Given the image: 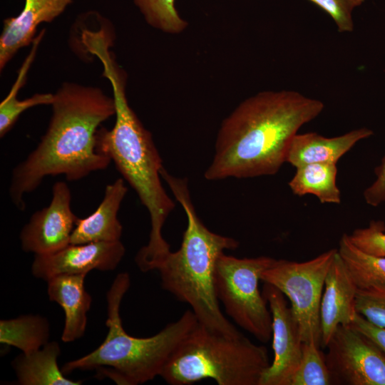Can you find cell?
Returning <instances> with one entry per match:
<instances>
[{"label":"cell","instance_id":"6da1fadb","mask_svg":"<svg viewBox=\"0 0 385 385\" xmlns=\"http://www.w3.org/2000/svg\"><path fill=\"white\" fill-rule=\"evenodd\" d=\"M324 103L289 90L260 92L240 103L222 121L207 180L250 178L276 174L291 141L317 118Z\"/></svg>","mask_w":385,"mask_h":385},{"label":"cell","instance_id":"7a4b0ae2","mask_svg":"<svg viewBox=\"0 0 385 385\" xmlns=\"http://www.w3.org/2000/svg\"><path fill=\"white\" fill-rule=\"evenodd\" d=\"M52 115L36 148L12 170L9 195L24 210V196L47 176L63 175L80 180L108 168L111 160L98 152L96 135L101 124L115 114L113 97L96 87L64 83L53 94Z\"/></svg>","mask_w":385,"mask_h":385},{"label":"cell","instance_id":"3957f363","mask_svg":"<svg viewBox=\"0 0 385 385\" xmlns=\"http://www.w3.org/2000/svg\"><path fill=\"white\" fill-rule=\"evenodd\" d=\"M109 48L108 44L99 45L94 49L93 55L101 62L103 76L111 84L115 121L110 130L98 128L96 147L98 152L114 163L148 211L149 240L135 258L138 268L142 272H148L156 270L171 252L170 245L162 235V229L175 205L161 183L163 162L152 134L128 104L125 95L126 76Z\"/></svg>","mask_w":385,"mask_h":385},{"label":"cell","instance_id":"277c9868","mask_svg":"<svg viewBox=\"0 0 385 385\" xmlns=\"http://www.w3.org/2000/svg\"><path fill=\"white\" fill-rule=\"evenodd\" d=\"M160 176L183 207L188 224L180 248L170 252L158 266L162 287L187 303L197 322L230 336L239 332L220 310L214 275L217 260L225 250H235L237 240L210 231L197 216L186 178L170 174L164 167Z\"/></svg>","mask_w":385,"mask_h":385},{"label":"cell","instance_id":"5b68a950","mask_svg":"<svg viewBox=\"0 0 385 385\" xmlns=\"http://www.w3.org/2000/svg\"><path fill=\"white\" fill-rule=\"evenodd\" d=\"M130 285L128 273L116 276L106 294L108 332L104 341L91 353L66 363L61 369L65 375L96 369L118 384H144L160 375L176 347L197 323L194 313L187 310L152 337L129 335L122 325L120 306Z\"/></svg>","mask_w":385,"mask_h":385},{"label":"cell","instance_id":"8992f818","mask_svg":"<svg viewBox=\"0 0 385 385\" xmlns=\"http://www.w3.org/2000/svg\"><path fill=\"white\" fill-rule=\"evenodd\" d=\"M270 363L265 346L242 334L230 336L198 322L170 356L160 376L170 385L212 379L219 385H260Z\"/></svg>","mask_w":385,"mask_h":385},{"label":"cell","instance_id":"52a82bcc","mask_svg":"<svg viewBox=\"0 0 385 385\" xmlns=\"http://www.w3.org/2000/svg\"><path fill=\"white\" fill-rule=\"evenodd\" d=\"M276 259L268 256L238 258L222 253L216 262L214 284L217 297L227 314L261 342L272 333V314L259 290L262 273Z\"/></svg>","mask_w":385,"mask_h":385},{"label":"cell","instance_id":"ba28073f","mask_svg":"<svg viewBox=\"0 0 385 385\" xmlns=\"http://www.w3.org/2000/svg\"><path fill=\"white\" fill-rule=\"evenodd\" d=\"M337 249L305 262L275 260L261 280L280 290L291 302L304 343L322 347L320 304L325 278Z\"/></svg>","mask_w":385,"mask_h":385},{"label":"cell","instance_id":"9c48e42d","mask_svg":"<svg viewBox=\"0 0 385 385\" xmlns=\"http://www.w3.org/2000/svg\"><path fill=\"white\" fill-rule=\"evenodd\" d=\"M334 384L385 385V354L352 325H339L325 347Z\"/></svg>","mask_w":385,"mask_h":385},{"label":"cell","instance_id":"30bf717a","mask_svg":"<svg viewBox=\"0 0 385 385\" xmlns=\"http://www.w3.org/2000/svg\"><path fill=\"white\" fill-rule=\"evenodd\" d=\"M262 293L272 314L274 359L262 374L260 385H288L302 357L299 326L280 290L265 282Z\"/></svg>","mask_w":385,"mask_h":385},{"label":"cell","instance_id":"8fae6325","mask_svg":"<svg viewBox=\"0 0 385 385\" xmlns=\"http://www.w3.org/2000/svg\"><path fill=\"white\" fill-rule=\"evenodd\" d=\"M71 192L63 181L55 183L48 206L36 211L21 230V249L35 255H46L70 245L78 217L71 207Z\"/></svg>","mask_w":385,"mask_h":385},{"label":"cell","instance_id":"7c38bea8","mask_svg":"<svg viewBox=\"0 0 385 385\" xmlns=\"http://www.w3.org/2000/svg\"><path fill=\"white\" fill-rule=\"evenodd\" d=\"M125 249L120 240L70 244L46 255H35L32 274L48 281L60 274H85L93 270L111 271L122 260Z\"/></svg>","mask_w":385,"mask_h":385},{"label":"cell","instance_id":"4fadbf2b","mask_svg":"<svg viewBox=\"0 0 385 385\" xmlns=\"http://www.w3.org/2000/svg\"><path fill=\"white\" fill-rule=\"evenodd\" d=\"M320 304L322 347L328 344L339 325L352 324L357 312L356 297L358 288L337 252L324 282Z\"/></svg>","mask_w":385,"mask_h":385},{"label":"cell","instance_id":"5bb4252c","mask_svg":"<svg viewBox=\"0 0 385 385\" xmlns=\"http://www.w3.org/2000/svg\"><path fill=\"white\" fill-rule=\"evenodd\" d=\"M73 0H25L16 16L4 20L0 36V70L17 51L33 43L37 26L59 16Z\"/></svg>","mask_w":385,"mask_h":385},{"label":"cell","instance_id":"9a60e30c","mask_svg":"<svg viewBox=\"0 0 385 385\" xmlns=\"http://www.w3.org/2000/svg\"><path fill=\"white\" fill-rule=\"evenodd\" d=\"M127 191L125 182L120 178L107 185L97 209L85 218H78L70 244L120 240L123 226L118 218V212Z\"/></svg>","mask_w":385,"mask_h":385},{"label":"cell","instance_id":"2e32d148","mask_svg":"<svg viewBox=\"0 0 385 385\" xmlns=\"http://www.w3.org/2000/svg\"><path fill=\"white\" fill-rule=\"evenodd\" d=\"M374 134L372 130L361 128L343 135L327 138L317 133H297L289 145L286 163L294 168L311 163H334L359 141Z\"/></svg>","mask_w":385,"mask_h":385},{"label":"cell","instance_id":"e0dca14e","mask_svg":"<svg viewBox=\"0 0 385 385\" xmlns=\"http://www.w3.org/2000/svg\"><path fill=\"white\" fill-rule=\"evenodd\" d=\"M86 274H60L49 279L47 293L51 301L64 311L65 323L61 339L72 342L82 337L87 324V312L92 298L84 287Z\"/></svg>","mask_w":385,"mask_h":385},{"label":"cell","instance_id":"ac0fdd59","mask_svg":"<svg viewBox=\"0 0 385 385\" xmlns=\"http://www.w3.org/2000/svg\"><path fill=\"white\" fill-rule=\"evenodd\" d=\"M61 347L57 342H48L41 349L22 353L12 361L16 384L20 385H79L82 381L66 377L57 360Z\"/></svg>","mask_w":385,"mask_h":385},{"label":"cell","instance_id":"d6986e66","mask_svg":"<svg viewBox=\"0 0 385 385\" xmlns=\"http://www.w3.org/2000/svg\"><path fill=\"white\" fill-rule=\"evenodd\" d=\"M295 168L296 172L288 183L293 194L313 195L324 204L341 202V191L337 185V164L311 163Z\"/></svg>","mask_w":385,"mask_h":385},{"label":"cell","instance_id":"ffe728a7","mask_svg":"<svg viewBox=\"0 0 385 385\" xmlns=\"http://www.w3.org/2000/svg\"><path fill=\"white\" fill-rule=\"evenodd\" d=\"M338 253L356 286L359 289L385 287V257L367 253L343 234Z\"/></svg>","mask_w":385,"mask_h":385},{"label":"cell","instance_id":"44dd1931","mask_svg":"<svg viewBox=\"0 0 385 385\" xmlns=\"http://www.w3.org/2000/svg\"><path fill=\"white\" fill-rule=\"evenodd\" d=\"M49 337V322L41 315H21L0 321V342L15 346L22 353L41 349L48 342Z\"/></svg>","mask_w":385,"mask_h":385},{"label":"cell","instance_id":"7402d4cb","mask_svg":"<svg viewBox=\"0 0 385 385\" xmlns=\"http://www.w3.org/2000/svg\"><path fill=\"white\" fill-rule=\"evenodd\" d=\"M33 43L29 54L19 71V75L7 96L0 104V136L4 137L14 126L20 115L27 109L41 105H51L53 94L36 93L24 100H18L17 93L24 84L29 68L34 61L38 46Z\"/></svg>","mask_w":385,"mask_h":385},{"label":"cell","instance_id":"603a6c76","mask_svg":"<svg viewBox=\"0 0 385 385\" xmlns=\"http://www.w3.org/2000/svg\"><path fill=\"white\" fill-rule=\"evenodd\" d=\"M333 379L325 355L314 343L302 344L299 364L289 379L288 385H329Z\"/></svg>","mask_w":385,"mask_h":385},{"label":"cell","instance_id":"cb8c5ba5","mask_svg":"<svg viewBox=\"0 0 385 385\" xmlns=\"http://www.w3.org/2000/svg\"><path fill=\"white\" fill-rule=\"evenodd\" d=\"M145 21L163 32L178 34L188 27V22L179 14L176 0H133Z\"/></svg>","mask_w":385,"mask_h":385},{"label":"cell","instance_id":"d4e9b609","mask_svg":"<svg viewBox=\"0 0 385 385\" xmlns=\"http://www.w3.org/2000/svg\"><path fill=\"white\" fill-rule=\"evenodd\" d=\"M356 309L370 323L385 329V287L358 289Z\"/></svg>","mask_w":385,"mask_h":385},{"label":"cell","instance_id":"484cf974","mask_svg":"<svg viewBox=\"0 0 385 385\" xmlns=\"http://www.w3.org/2000/svg\"><path fill=\"white\" fill-rule=\"evenodd\" d=\"M351 242L361 250L376 256L385 257V224L381 220H371L362 228L348 235Z\"/></svg>","mask_w":385,"mask_h":385},{"label":"cell","instance_id":"4316f807","mask_svg":"<svg viewBox=\"0 0 385 385\" xmlns=\"http://www.w3.org/2000/svg\"><path fill=\"white\" fill-rule=\"evenodd\" d=\"M324 11L333 19L339 32L354 30L352 11L364 0H309Z\"/></svg>","mask_w":385,"mask_h":385},{"label":"cell","instance_id":"83f0119b","mask_svg":"<svg viewBox=\"0 0 385 385\" xmlns=\"http://www.w3.org/2000/svg\"><path fill=\"white\" fill-rule=\"evenodd\" d=\"M376 178L364 192V199L371 207H378L385 202V155L375 168Z\"/></svg>","mask_w":385,"mask_h":385},{"label":"cell","instance_id":"f1b7e54d","mask_svg":"<svg viewBox=\"0 0 385 385\" xmlns=\"http://www.w3.org/2000/svg\"><path fill=\"white\" fill-rule=\"evenodd\" d=\"M352 325L355 329L368 337L385 354V329L379 327L357 313Z\"/></svg>","mask_w":385,"mask_h":385}]
</instances>
